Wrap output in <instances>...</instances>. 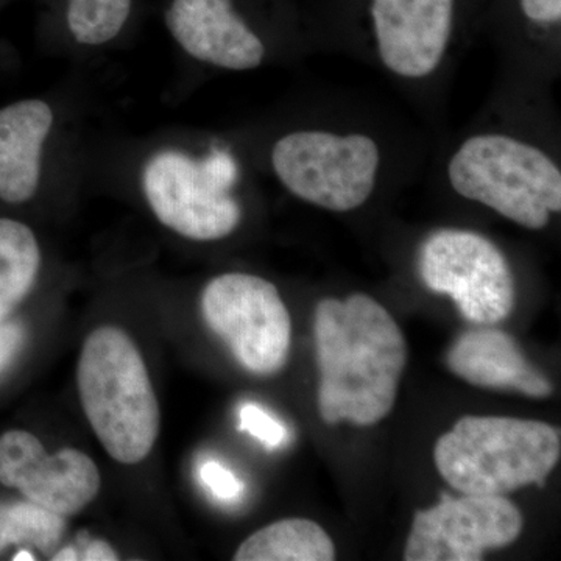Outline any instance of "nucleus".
I'll return each instance as SVG.
<instances>
[{"instance_id": "7", "label": "nucleus", "mask_w": 561, "mask_h": 561, "mask_svg": "<svg viewBox=\"0 0 561 561\" xmlns=\"http://www.w3.org/2000/svg\"><path fill=\"white\" fill-rule=\"evenodd\" d=\"M202 312L245 370L271 376L286 364L290 313L271 280L238 272L216 276L203 290Z\"/></svg>"}, {"instance_id": "22", "label": "nucleus", "mask_w": 561, "mask_h": 561, "mask_svg": "<svg viewBox=\"0 0 561 561\" xmlns=\"http://www.w3.org/2000/svg\"><path fill=\"white\" fill-rule=\"evenodd\" d=\"M522 9L537 24H556L561 20V0H522Z\"/></svg>"}, {"instance_id": "15", "label": "nucleus", "mask_w": 561, "mask_h": 561, "mask_svg": "<svg viewBox=\"0 0 561 561\" xmlns=\"http://www.w3.org/2000/svg\"><path fill=\"white\" fill-rule=\"evenodd\" d=\"M334 542L311 519L291 518L257 530L239 546L236 561H332Z\"/></svg>"}, {"instance_id": "13", "label": "nucleus", "mask_w": 561, "mask_h": 561, "mask_svg": "<svg viewBox=\"0 0 561 561\" xmlns=\"http://www.w3.org/2000/svg\"><path fill=\"white\" fill-rule=\"evenodd\" d=\"M55 127V111L43 99L0 108V201L21 205L35 197L43 180L44 149Z\"/></svg>"}, {"instance_id": "11", "label": "nucleus", "mask_w": 561, "mask_h": 561, "mask_svg": "<svg viewBox=\"0 0 561 561\" xmlns=\"http://www.w3.org/2000/svg\"><path fill=\"white\" fill-rule=\"evenodd\" d=\"M379 57L391 72L423 79L440 66L454 24V0H373Z\"/></svg>"}, {"instance_id": "16", "label": "nucleus", "mask_w": 561, "mask_h": 561, "mask_svg": "<svg viewBox=\"0 0 561 561\" xmlns=\"http://www.w3.org/2000/svg\"><path fill=\"white\" fill-rule=\"evenodd\" d=\"M39 268L41 249L32 228L0 219V323L31 294Z\"/></svg>"}, {"instance_id": "17", "label": "nucleus", "mask_w": 561, "mask_h": 561, "mask_svg": "<svg viewBox=\"0 0 561 561\" xmlns=\"http://www.w3.org/2000/svg\"><path fill=\"white\" fill-rule=\"evenodd\" d=\"M65 531L62 516L32 501L0 502V552L27 545L54 556Z\"/></svg>"}, {"instance_id": "20", "label": "nucleus", "mask_w": 561, "mask_h": 561, "mask_svg": "<svg viewBox=\"0 0 561 561\" xmlns=\"http://www.w3.org/2000/svg\"><path fill=\"white\" fill-rule=\"evenodd\" d=\"M202 481L208 486L214 496L221 501H232L241 496L242 482L236 478L234 472L225 468L219 461L209 460L202 465Z\"/></svg>"}, {"instance_id": "5", "label": "nucleus", "mask_w": 561, "mask_h": 561, "mask_svg": "<svg viewBox=\"0 0 561 561\" xmlns=\"http://www.w3.org/2000/svg\"><path fill=\"white\" fill-rule=\"evenodd\" d=\"M238 165L228 151L201 158L165 147L140 169L144 201L161 225L181 238L220 241L242 220L241 203L232 195Z\"/></svg>"}, {"instance_id": "18", "label": "nucleus", "mask_w": 561, "mask_h": 561, "mask_svg": "<svg viewBox=\"0 0 561 561\" xmlns=\"http://www.w3.org/2000/svg\"><path fill=\"white\" fill-rule=\"evenodd\" d=\"M130 14L131 0H68L66 22L77 44L102 47L121 35Z\"/></svg>"}, {"instance_id": "3", "label": "nucleus", "mask_w": 561, "mask_h": 561, "mask_svg": "<svg viewBox=\"0 0 561 561\" xmlns=\"http://www.w3.org/2000/svg\"><path fill=\"white\" fill-rule=\"evenodd\" d=\"M560 432L542 421L463 416L438 438L442 478L463 494H505L542 485L559 463Z\"/></svg>"}, {"instance_id": "8", "label": "nucleus", "mask_w": 561, "mask_h": 561, "mask_svg": "<svg viewBox=\"0 0 561 561\" xmlns=\"http://www.w3.org/2000/svg\"><path fill=\"white\" fill-rule=\"evenodd\" d=\"M421 279L435 294L449 295L471 323L494 324L515 306V278L502 251L472 231L440 230L420 251Z\"/></svg>"}, {"instance_id": "14", "label": "nucleus", "mask_w": 561, "mask_h": 561, "mask_svg": "<svg viewBox=\"0 0 561 561\" xmlns=\"http://www.w3.org/2000/svg\"><path fill=\"white\" fill-rule=\"evenodd\" d=\"M449 370L476 387L513 390L531 398L551 397L553 387L535 370L512 335L496 330L460 335L446 356Z\"/></svg>"}, {"instance_id": "6", "label": "nucleus", "mask_w": 561, "mask_h": 561, "mask_svg": "<svg viewBox=\"0 0 561 561\" xmlns=\"http://www.w3.org/2000/svg\"><path fill=\"white\" fill-rule=\"evenodd\" d=\"M271 160L280 184L295 197L348 213L370 198L381 154L365 135L302 130L276 140Z\"/></svg>"}, {"instance_id": "10", "label": "nucleus", "mask_w": 561, "mask_h": 561, "mask_svg": "<svg viewBox=\"0 0 561 561\" xmlns=\"http://www.w3.org/2000/svg\"><path fill=\"white\" fill-rule=\"evenodd\" d=\"M0 482L68 518L94 501L102 479L94 460L79 449L49 454L31 432L9 431L0 437Z\"/></svg>"}, {"instance_id": "23", "label": "nucleus", "mask_w": 561, "mask_h": 561, "mask_svg": "<svg viewBox=\"0 0 561 561\" xmlns=\"http://www.w3.org/2000/svg\"><path fill=\"white\" fill-rule=\"evenodd\" d=\"M81 560H91V561H113L119 559L117 557L116 551L105 541H90L88 542L87 548H84L83 553H81Z\"/></svg>"}, {"instance_id": "9", "label": "nucleus", "mask_w": 561, "mask_h": 561, "mask_svg": "<svg viewBox=\"0 0 561 561\" xmlns=\"http://www.w3.org/2000/svg\"><path fill=\"white\" fill-rule=\"evenodd\" d=\"M519 508L504 494H443L430 511L416 512L405 545V561H479L523 531Z\"/></svg>"}, {"instance_id": "12", "label": "nucleus", "mask_w": 561, "mask_h": 561, "mask_svg": "<svg viewBox=\"0 0 561 561\" xmlns=\"http://www.w3.org/2000/svg\"><path fill=\"white\" fill-rule=\"evenodd\" d=\"M165 27L192 60L225 70H253L264 61V43L232 7V0H172Z\"/></svg>"}, {"instance_id": "19", "label": "nucleus", "mask_w": 561, "mask_h": 561, "mask_svg": "<svg viewBox=\"0 0 561 561\" xmlns=\"http://www.w3.org/2000/svg\"><path fill=\"white\" fill-rule=\"evenodd\" d=\"M241 430L267 446H279L287 437L286 427L256 404L241 409Z\"/></svg>"}, {"instance_id": "1", "label": "nucleus", "mask_w": 561, "mask_h": 561, "mask_svg": "<svg viewBox=\"0 0 561 561\" xmlns=\"http://www.w3.org/2000/svg\"><path fill=\"white\" fill-rule=\"evenodd\" d=\"M319 411L324 423L371 426L389 415L408 362L404 335L383 306L364 294L316 308Z\"/></svg>"}, {"instance_id": "24", "label": "nucleus", "mask_w": 561, "mask_h": 561, "mask_svg": "<svg viewBox=\"0 0 561 561\" xmlns=\"http://www.w3.org/2000/svg\"><path fill=\"white\" fill-rule=\"evenodd\" d=\"M51 560L69 561V560H80V559H79V552H77L76 549L66 548V549H61V551L55 552L54 557H51Z\"/></svg>"}, {"instance_id": "21", "label": "nucleus", "mask_w": 561, "mask_h": 561, "mask_svg": "<svg viewBox=\"0 0 561 561\" xmlns=\"http://www.w3.org/2000/svg\"><path fill=\"white\" fill-rule=\"evenodd\" d=\"M24 343L25 330L20 321L5 320L0 323V376L9 370L20 356Z\"/></svg>"}, {"instance_id": "2", "label": "nucleus", "mask_w": 561, "mask_h": 561, "mask_svg": "<svg viewBox=\"0 0 561 561\" xmlns=\"http://www.w3.org/2000/svg\"><path fill=\"white\" fill-rule=\"evenodd\" d=\"M77 383L106 453L124 465L147 459L160 434V404L131 339L114 327L92 331L81 350Z\"/></svg>"}, {"instance_id": "25", "label": "nucleus", "mask_w": 561, "mask_h": 561, "mask_svg": "<svg viewBox=\"0 0 561 561\" xmlns=\"http://www.w3.org/2000/svg\"><path fill=\"white\" fill-rule=\"evenodd\" d=\"M13 560L14 561H20V560H31V561H33V560H35V557H32V553L22 551V552L18 553V556L14 557Z\"/></svg>"}, {"instance_id": "4", "label": "nucleus", "mask_w": 561, "mask_h": 561, "mask_svg": "<svg viewBox=\"0 0 561 561\" xmlns=\"http://www.w3.org/2000/svg\"><path fill=\"white\" fill-rule=\"evenodd\" d=\"M453 190L529 230L561 210V172L545 151L505 135L465 140L448 165Z\"/></svg>"}]
</instances>
